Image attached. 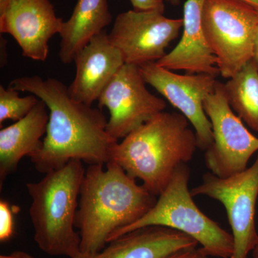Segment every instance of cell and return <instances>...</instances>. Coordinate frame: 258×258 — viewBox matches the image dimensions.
Returning <instances> with one entry per match:
<instances>
[{
	"instance_id": "6da1fadb",
	"label": "cell",
	"mask_w": 258,
	"mask_h": 258,
	"mask_svg": "<svg viewBox=\"0 0 258 258\" xmlns=\"http://www.w3.org/2000/svg\"><path fill=\"white\" fill-rule=\"evenodd\" d=\"M10 87L28 92L45 103L49 111L46 134L41 146L30 156L42 174L60 169L69 161L106 164L118 140L107 131L108 120L101 108L76 101L58 80L38 76L13 80Z\"/></svg>"
},
{
	"instance_id": "7a4b0ae2",
	"label": "cell",
	"mask_w": 258,
	"mask_h": 258,
	"mask_svg": "<svg viewBox=\"0 0 258 258\" xmlns=\"http://www.w3.org/2000/svg\"><path fill=\"white\" fill-rule=\"evenodd\" d=\"M91 164L81 185L75 226L81 235V253L106 247L115 232L142 218L157 203V196L128 175L114 161Z\"/></svg>"
},
{
	"instance_id": "3957f363",
	"label": "cell",
	"mask_w": 258,
	"mask_h": 258,
	"mask_svg": "<svg viewBox=\"0 0 258 258\" xmlns=\"http://www.w3.org/2000/svg\"><path fill=\"white\" fill-rule=\"evenodd\" d=\"M181 113L161 112L115 145L111 161L159 197L174 172L198 148L195 130Z\"/></svg>"
},
{
	"instance_id": "277c9868",
	"label": "cell",
	"mask_w": 258,
	"mask_h": 258,
	"mask_svg": "<svg viewBox=\"0 0 258 258\" xmlns=\"http://www.w3.org/2000/svg\"><path fill=\"white\" fill-rule=\"evenodd\" d=\"M85 173L83 161L72 160L40 181L26 184L32 200L29 213L34 239L49 255L75 258L81 254V235L75 230V222Z\"/></svg>"
},
{
	"instance_id": "5b68a950",
	"label": "cell",
	"mask_w": 258,
	"mask_h": 258,
	"mask_svg": "<svg viewBox=\"0 0 258 258\" xmlns=\"http://www.w3.org/2000/svg\"><path fill=\"white\" fill-rule=\"evenodd\" d=\"M189 177L187 164L180 165L154 207L137 222L115 232L108 242L137 229L161 226L192 237L210 257L230 258L233 237L197 206L189 189Z\"/></svg>"
},
{
	"instance_id": "8992f818",
	"label": "cell",
	"mask_w": 258,
	"mask_h": 258,
	"mask_svg": "<svg viewBox=\"0 0 258 258\" xmlns=\"http://www.w3.org/2000/svg\"><path fill=\"white\" fill-rule=\"evenodd\" d=\"M202 20L220 74L230 79L252 60L258 11L240 0H205Z\"/></svg>"
},
{
	"instance_id": "52a82bcc",
	"label": "cell",
	"mask_w": 258,
	"mask_h": 258,
	"mask_svg": "<svg viewBox=\"0 0 258 258\" xmlns=\"http://www.w3.org/2000/svg\"><path fill=\"white\" fill-rule=\"evenodd\" d=\"M193 197L203 195L225 207L234 240L230 258H247L258 244L256 203L258 198V154L250 167L227 178L211 172L204 174L201 184L191 189Z\"/></svg>"
},
{
	"instance_id": "ba28073f",
	"label": "cell",
	"mask_w": 258,
	"mask_h": 258,
	"mask_svg": "<svg viewBox=\"0 0 258 258\" xmlns=\"http://www.w3.org/2000/svg\"><path fill=\"white\" fill-rule=\"evenodd\" d=\"M204 109L213 133V142L205 154L210 172L227 178L245 170L258 151V138L234 113L226 98L224 83L217 81L215 91L204 101Z\"/></svg>"
},
{
	"instance_id": "9c48e42d",
	"label": "cell",
	"mask_w": 258,
	"mask_h": 258,
	"mask_svg": "<svg viewBox=\"0 0 258 258\" xmlns=\"http://www.w3.org/2000/svg\"><path fill=\"white\" fill-rule=\"evenodd\" d=\"M182 27V18H168L157 10H132L115 18L108 36L125 64L141 66L161 60Z\"/></svg>"
},
{
	"instance_id": "30bf717a",
	"label": "cell",
	"mask_w": 258,
	"mask_h": 258,
	"mask_svg": "<svg viewBox=\"0 0 258 258\" xmlns=\"http://www.w3.org/2000/svg\"><path fill=\"white\" fill-rule=\"evenodd\" d=\"M146 83L139 66L124 64L98 98V108L109 111L107 131L116 140L165 109L166 102L149 92Z\"/></svg>"
},
{
	"instance_id": "8fae6325",
	"label": "cell",
	"mask_w": 258,
	"mask_h": 258,
	"mask_svg": "<svg viewBox=\"0 0 258 258\" xmlns=\"http://www.w3.org/2000/svg\"><path fill=\"white\" fill-rule=\"evenodd\" d=\"M139 68L145 82L187 118L196 133L199 149L206 151L213 142V133L204 101L215 91L216 77L205 74H176L157 62Z\"/></svg>"
},
{
	"instance_id": "7c38bea8",
	"label": "cell",
	"mask_w": 258,
	"mask_h": 258,
	"mask_svg": "<svg viewBox=\"0 0 258 258\" xmlns=\"http://www.w3.org/2000/svg\"><path fill=\"white\" fill-rule=\"evenodd\" d=\"M63 23L50 0H13L0 15V32L12 35L25 57L45 61L49 42Z\"/></svg>"
},
{
	"instance_id": "4fadbf2b",
	"label": "cell",
	"mask_w": 258,
	"mask_h": 258,
	"mask_svg": "<svg viewBox=\"0 0 258 258\" xmlns=\"http://www.w3.org/2000/svg\"><path fill=\"white\" fill-rule=\"evenodd\" d=\"M74 62L76 76L69 87L76 101L92 106L125 64L123 56L112 44L106 31L93 37L78 52Z\"/></svg>"
},
{
	"instance_id": "5bb4252c",
	"label": "cell",
	"mask_w": 258,
	"mask_h": 258,
	"mask_svg": "<svg viewBox=\"0 0 258 258\" xmlns=\"http://www.w3.org/2000/svg\"><path fill=\"white\" fill-rule=\"evenodd\" d=\"M205 0H186L184 5L182 36L177 45L157 63L170 71H184L187 74H220L217 59L210 48L203 27Z\"/></svg>"
},
{
	"instance_id": "9a60e30c",
	"label": "cell",
	"mask_w": 258,
	"mask_h": 258,
	"mask_svg": "<svg viewBox=\"0 0 258 258\" xmlns=\"http://www.w3.org/2000/svg\"><path fill=\"white\" fill-rule=\"evenodd\" d=\"M190 236L161 226L137 229L111 241L99 252L75 258H166L184 249L198 247Z\"/></svg>"
},
{
	"instance_id": "2e32d148",
	"label": "cell",
	"mask_w": 258,
	"mask_h": 258,
	"mask_svg": "<svg viewBox=\"0 0 258 258\" xmlns=\"http://www.w3.org/2000/svg\"><path fill=\"white\" fill-rule=\"evenodd\" d=\"M47 107L40 100L23 119L0 131V188L18 169L24 157H30L42 144L49 120Z\"/></svg>"
},
{
	"instance_id": "e0dca14e",
	"label": "cell",
	"mask_w": 258,
	"mask_h": 258,
	"mask_svg": "<svg viewBox=\"0 0 258 258\" xmlns=\"http://www.w3.org/2000/svg\"><path fill=\"white\" fill-rule=\"evenodd\" d=\"M112 22L107 0H78L71 18L62 24L59 58L70 64L91 39Z\"/></svg>"
},
{
	"instance_id": "ac0fdd59",
	"label": "cell",
	"mask_w": 258,
	"mask_h": 258,
	"mask_svg": "<svg viewBox=\"0 0 258 258\" xmlns=\"http://www.w3.org/2000/svg\"><path fill=\"white\" fill-rule=\"evenodd\" d=\"M224 83L226 98L236 114L258 132V70L251 60Z\"/></svg>"
},
{
	"instance_id": "d6986e66",
	"label": "cell",
	"mask_w": 258,
	"mask_h": 258,
	"mask_svg": "<svg viewBox=\"0 0 258 258\" xmlns=\"http://www.w3.org/2000/svg\"><path fill=\"white\" fill-rule=\"evenodd\" d=\"M39 101L40 99L35 95L20 97L19 91L15 88L0 86V125L7 120L16 122L23 119Z\"/></svg>"
},
{
	"instance_id": "ffe728a7",
	"label": "cell",
	"mask_w": 258,
	"mask_h": 258,
	"mask_svg": "<svg viewBox=\"0 0 258 258\" xmlns=\"http://www.w3.org/2000/svg\"><path fill=\"white\" fill-rule=\"evenodd\" d=\"M15 222L13 210L8 202L0 201V241H8L14 235Z\"/></svg>"
},
{
	"instance_id": "44dd1931",
	"label": "cell",
	"mask_w": 258,
	"mask_h": 258,
	"mask_svg": "<svg viewBox=\"0 0 258 258\" xmlns=\"http://www.w3.org/2000/svg\"><path fill=\"white\" fill-rule=\"evenodd\" d=\"M136 11H152L157 10L164 13L165 5L164 0H130Z\"/></svg>"
},
{
	"instance_id": "7402d4cb",
	"label": "cell",
	"mask_w": 258,
	"mask_h": 258,
	"mask_svg": "<svg viewBox=\"0 0 258 258\" xmlns=\"http://www.w3.org/2000/svg\"><path fill=\"white\" fill-rule=\"evenodd\" d=\"M166 258H215L208 255L202 247H195L179 251Z\"/></svg>"
},
{
	"instance_id": "603a6c76",
	"label": "cell",
	"mask_w": 258,
	"mask_h": 258,
	"mask_svg": "<svg viewBox=\"0 0 258 258\" xmlns=\"http://www.w3.org/2000/svg\"><path fill=\"white\" fill-rule=\"evenodd\" d=\"M0 258H35L32 254L24 251H14L8 254H1Z\"/></svg>"
},
{
	"instance_id": "cb8c5ba5",
	"label": "cell",
	"mask_w": 258,
	"mask_h": 258,
	"mask_svg": "<svg viewBox=\"0 0 258 258\" xmlns=\"http://www.w3.org/2000/svg\"><path fill=\"white\" fill-rule=\"evenodd\" d=\"M252 60L258 70V25L254 33L253 43V55H252Z\"/></svg>"
},
{
	"instance_id": "d4e9b609",
	"label": "cell",
	"mask_w": 258,
	"mask_h": 258,
	"mask_svg": "<svg viewBox=\"0 0 258 258\" xmlns=\"http://www.w3.org/2000/svg\"><path fill=\"white\" fill-rule=\"evenodd\" d=\"M13 0H0V15L5 13Z\"/></svg>"
},
{
	"instance_id": "484cf974",
	"label": "cell",
	"mask_w": 258,
	"mask_h": 258,
	"mask_svg": "<svg viewBox=\"0 0 258 258\" xmlns=\"http://www.w3.org/2000/svg\"><path fill=\"white\" fill-rule=\"evenodd\" d=\"M246 4L250 5L251 7L257 10L258 11V0H240Z\"/></svg>"
},
{
	"instance_id": "4316f807",
	"label": "cell",
	"mask_w": 258,
	"mask_h": 258,
	"mask_svg": "<svg viewBox=\"0 0 258 258\" xmlns=\"http://www.w3.org/2000/svg\"><path fill=\"white\" fill-rule=\"evenodd\" d=\"M166 1L174 6H177L180 4V0H166Z\"/></svg>"
},
{
	"instance_id": "83f0119b",
	"label": "cell",
	"mask_w": 258,
	"mask_h": 258,
	"mask_svg": "<svg viewBox=\"0 0 258 258\" xmlns=\"http://www.w3.org/2000/svg\"><path fill=\"white\" fill-rule=\"evenodd\" d=\"M252 257L258 258V244L252 251Z\"/></svg>"
}]
</instances>
